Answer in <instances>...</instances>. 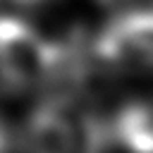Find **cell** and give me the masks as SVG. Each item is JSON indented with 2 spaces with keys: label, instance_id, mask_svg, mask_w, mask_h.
Instances as JSON below:
<instances>
[{
  "label": "cell",
  "instance_id": "6da1fadb",
  "mask_svg": "<svg viewBox=\"0 0 153 153\" xmlns=\"http://www.w3.org/2000/svg\"><path fill=\"white\" fill-rule=\"evenodd\" d=\"M55 65L53 48L22 19L0 17V76L14 88L41 84Z\"/></svg>",
  "mask_w": 153,
  "mask_h": 153
},
{
  "label": "cell",
  "instance_id": "7a4b0ae2",
  "mask_svg": "<svg viewBox=\"0 0 153 153\" xmlns=\"http://www.w3.org/2000/svg\"><path fill=\"white\" fill-rule=\"evenodd\" d=\"M33 153H98L93 120L69 103H43L29 120Z\"/></svg>",
  "mask_w": 153,
  "mask_h": 153
},
{
  "label": "cell",
  "instance_id": "3957f363",
  "mask_svg": "<svg viewBox=\"0 0 153 153\" xmlns=\"http://www.w3.org/2000/svg\"><path fill=\"white\" fill-rule=\"evenodd\" d=\"M98 55L124 74L153 72V10H136L112 19L98 38Z\"/></svg>",
  "mask_w": 153,
  "mask_h": 153
},
{
  "label": "cell",
  "instance_id": "277c9868",
  "mask_svg": "<svg viewBox=\"0 0 153 153\" xmlns=\"http://www.w3.org/2000/svg\"><path fill=\"white\" fill-rule=\"evenodd\" d=\"M117 136L131 153H153V100L127 105L117 117Z\"/></svg>",
  "mask_w": 153,
  "mask_h": 153
}]
</instances>
